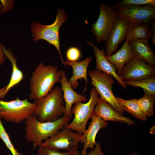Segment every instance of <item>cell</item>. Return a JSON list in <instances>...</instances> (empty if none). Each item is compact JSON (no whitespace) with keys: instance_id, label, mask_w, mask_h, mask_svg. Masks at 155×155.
I'll list each match as a JSON object with an SVG mask.
<instances>
[{"instance_id":"cell-9","label":"cell","mask_w":155,"mask_h":155,"mask_svg":"<svg viewBox=\"0 0 155 155\" xmlns=\"http://www.w3.org/2000/svg\"><path fill=\"white\" fill-rule=\"evenodd\" d=\"M117 16L130 23L148 24L155 17V6L125 5L115 8Z\"/></svg>"},{"instance_id":"cell-17","label":"cell","mask_w":155,"mask_h":155,"mask_svg":"<svg viewBox=\"0 0 155 155\" xmlns=\"http://www.w3.org/2000/svg\"><path fill=\"white\" fill-rule=\"evenodd\" d=\"M92 60V57H88L84 59L80 62L71 61L68 60L64 61L65 65L71 66L73 69V75L69 82L73 89L78 86L79 80L84 79L86 84H88L87 69L90 63Z\"/></svg>"},{"instance_id":"cell-34","label":"cell","mask_w":155,"mask_h":155,"mask_svg":"<svg viewBox=\"0 0 155 155\" xmlns=\"http://www.w3.org/2000/svg\"><path fill=\"white\" fill-rule=\"evenodd\" d=\"M0 13H4V9L2 4L0 1Z\"/></svg>"},{"instance_id":"cell-24","label":"cell","mask_w":155,"mask_h":155,"mask_svg":"<svg viewBox=\"0 0 155 155\" xmlns=\"http://www.w3.org/2000/svg\"><path fill=\"white\" fill-rule=\"evenodd\" d=\"M155 101V96L145 93H144L143 97L137 99V102L140 107L147 117H150L154 115Z\"/></svg>"},{"instance_id":"cell-18","label":"cell","mask_w":155,"mask_h":155,"mask_svg":"<svg viewBox=\"0 0 155 155\" xmlns=\"http://www.w3.org/2000/svg\"><path fill=\"white\" fill-rule=\"evenodd\" d=\"M129 43L135 57L151 66L155 65V56L149 46L148 40L134 39Z\"/></svg>"},{"instance_id":"cell-19","label":"cell","mask_w":155,"mask_h":155,"mask_svg":"<svg viewBox=\"0 0 155 155\" xmlns=\"http://www.w3.org/2000/svg\"><path fill=\"white\" fill-rule=\"evenodd\" d=\"M135 57L129 43L126 41L116 53L109 56L106 55L108 61L116 67L117 73L119 76L125 65Z\"/></svg>"},{"instance_id":"cell-32","label":"cell","mask_w":155,"mask_h":155,"mask_svg":"<svg viewBox=\"0 0 155 155\" xmlns=\"http://www.w3.org/2000/svg\"><path fill=\"white\" fill-rule=\"evenodd\" d=\"M151 28L152 30V44L155 45V24L154 22L151 23Z\"/></svg>"},{"instance_id":"cell-4","label":"cell","mask_w":155,"mask_h":155,"mask_svg":"<svg viewBox=\"0 0 155 155\" xmlns=\"http://www.w3.org/2000/svg\"><path fill=\"white\" fill-rule=\"evenodd\" d=\"M67 19V15L65 11L63 9L59 8L57 11L55 21L53 24L44 25L40 22H34L31 26L30 32L34 41L43 39L54 46L59 53L62 63L68 68L61 53L59 36L60 28Z\"/></svg>"},{"instance_id":"cell-25","label":"cell","mask_w":155,"mask_h":155,"mask_svg":"<svg viewBox=\"0 0 155 155\" xmlns=\"http://www.w3.org/2000/svg\"><path fill=\"white\" fill-rule=\"evenodd\" d=\"M0 138L4 143L12 155H23L22 153L18 152L14 147L11 141L8 134L3 126L0 117Z\"/></svg>"},{"instance_id":"cell-5","label":"cell","mask_w":155,"mask_h":155,"mask_svg":"<svg viewBox=\"0 0 155 155\" xmlns=\"http://www.w3.org/2000/svg\"><path fill=\"white\" fill-rule=\"evenodd\" d=\"M36 107L27 98L21 100L17 98L5 101L0 98V117L7 121L19 124L32 115Z\"/></svg>"},{"instance_id":"cell-36","label":"cell","mask_w":155,"mask_h":155,"mask_svg":"<svg viewBox=\"0 0 155 155\" xmlns=\"http://www.w3.org/2000/svg\"><path fill=\"white\" fill-rule=\"evenodd\" d=\"M1 14L0 13V17H1Z\"/></svg>"},{"instance_id":"cell-28","label":"cell","mask_w":155,"mask_h":155,"mask_svg":"<svg viewBox=\"0 0 155 155\" xmlns=\"http://www.w3.org/2000/svg\"><path fill=\"white\" fill-rule=\"evenodd\" d=\"M67 60L77 61L80 58L81 53L80 50L75 47H71L67 49L66 52Z\"/></svg>"},{"instance_id":"cell-22","label":"cell","mask_w":155,"mask_h":155,"mask_svg":"<svg viewBox=\"0 0 155 155\" xmlns=\"http://www.w3.org/2000/svg\"><path fill=\"white\" fill-rule=\"evenodd\" d=\"M116 98L124 111L131 114L137 119L144 122L147 120V117L142 112L138 105L137 99L127 100L119 97Z\"/></svg>"},{"instance_id":"cell-21","label":"cell","mask_w":155,"mask_h":155,"mask_svg":"<svg viewBox=\"0 0 155 155\" xmlns=\"http://www.w3.org/2000/svg\"><path fill=\"white\" fill-rule=\"evenodd\" d=\"M2 45L4 55L11 62L12 67V73L9 82L8 84L6 86L3 93V98L4 99L9 91L23 79L24 76L22 72L18 67L17 60L12 53L11 49H7L3 45Z\"/></svg>"},{"instance_id":"cell-3","label":"cell","mask_w":155,"mask_h":155,"mask_svg":"<svg viewBox=\"0 0 155 155\" xmlns=\"http://www.w3.org/2000/svg\"><path fill=\"white\" fill-rule=\"evenodd\" d=\"M61 88L57 87L47 95L34 100L36 106L33 115L40 122L52 121L62 117L64 113L65 105Z\"/></svg>"},{"instance_id":"cell-20","label":"cell","mask_w":155,"mask_h":155,"mask_svg":"<svg viewBox=\"0 0 155 155\" xmlns=\"http://www.w3.org/2000/svg\"><path fill=\"white\" fill-rule=\"evenodd\" d=\"M152 35V28L148 24L129 22L125 39L128 42L134 39L148 40Z\"/></svg>"},{"instance_id":"cell-6","label":"cell","mask_w":155,"mask_h":155,"mask_svg":"<svg viewBox=\"0 0 155 155\" xmlns=\"http://www.w3.org/2000/svg\"><path fill=\"white\" fill-rule=\"evenodd\" d=\"M99 94L93 87L91 90L90 99L86 103L78 102L75 103L71 109L74 117L72 121L64 127L82 134L86 129L87 123L91 118L95 107L98 100Z\"/></svg>"},{"instance_id":"cell-13","label":"cell","mask_w":155,"mask_h":155,"mask_svg":"<svg viewBox=\"0 0 155 155\" xmlns=\"http://www.w3.org/2000/svg\"><path fill=\"white\" fill-rule=\"evenodd\" d=\"M91 121L88 128L86 129L82 134L80 142L84 144V146L81 155L87 154V150L88 148L93 149L96 143L95 138L97 134L101 129L106 127L108 123L94 112L91 118Z\"/></svg>"},{"instance_id":"cell-26","label":"cell","mask_w":155,"mask_h":155,"mask_svg":"<svg viewBox=\"0 0 155 155\" xmlns=\"http://www.w3.org/2000/svg\"><path fill=\"white\" fill-rule=\"evenodd\" d=\"M38 147L37 155H73L78 148V147H76L69 152H61L59 151L51 149L41 144Z\"/></svg>"},{"instance_id":"cell-12","label":"cell","mask_w":155,"mask_h":155,"mask_svg":"<svg viewBox=\"0 0 155 155\" xmlns=\"http://www.w3.org/2000/svg\"><path fill=\"white\" fill-rule=\"evenodd\" d=\"M86 44L91 47L94 53L96 59V70L112 75L123 88L126 90L127 85L117 74L116 67L110 63L106 59L104 49L100 50L91 41H87Z\"/></svg>"},{"instance_id":"cell-1","label":"cell","mask_w":155,"mask_h":155,"mask_svg":"<svg viewBox=\"0 0 155 155\" xmlns=\"http://www.w3.org/2000/svg\"><path fill=\"white\" fill-rule=\"evenodd\" d=\"M72 116L63 115L52 121L42 122L32 115L25 120V140L33 143V148H36L43 141L58 133L69 123Z\"/></svg>"},{"instance_id":"cell-8","label":"cell","mask_w":155,"mask_h":155,"mask_svg":"<svg viewBox=\"0 0 155 155\" xmlns=\"http://www.w3.org/2000/svg\"><path fill=\"white\" fill-rule=\"evenodd\" d=\"M99 6V15L96 22L91 26L92 32L98 43L107 41L117 16L115 8L101 3Z\"/></svg>"},{"instance_id":"cell-31","label":"cell","mask_w":155,"mask_h":155,"mask_svg":"<svg viewBox=\"0 0 155 155\" xmlns=\"http://www.w3.org/2000/svg\"><path fill=\"white\" fill-rule=\"evenodd\" d=\"M2 45L0 43V66L3 64L5 60V56L4 55Z\"/></svg>"},{"instance_id":"cell-27","label":"cell","mask_w":155,"mask_h":155,"mask_svg":"<svg viewBox=\"0 0 155 155\" xmlns=\"http://www.w3.org/2000/svg\"><path fill=\"white\" fill-rule=\"evenodd\" d=\"M125 5H150L155 6V0H124L111 7L115 8L118 7Z\"/></svg>"},{"instance_id":"cell-16","label":"cell","mask_w":155,"mask_h":155,"mask_svg":"<svg viewBox=\"0 0 155 155\" xmlns=\"http://www.w3.org/2000/svg\"><path fill=\"white\" fill-rule=\"evenodd\" d=\"M94 112L105 121L119 122L129 125L135 123L130 117L124 116L116 111L100 98H99L95 107Z\"/></svg>"},{"instance_id":"cell-11","label":"cell","mask_w":155,"mask_h":155,"mask_svg":"<svg viewBox=\"0 0 155 155\" xmlns=\"http://www.w3.org/2000/svg\"><path fill=\"white\" fill-rule=\"evenodd\" d=\"M155 75V68L142 60L135 57L126 63L120 75L122 80H138Z\"/></svg>"},{"instance_id":"cell-30","label":"cell","mask_w":155,"mask_h":155,"mask_svg":"<svg viewBox=\"0 0 155 155\" xmlns=\"http://www.w3.org/2000/svg\"><path fill=\"white\" fill-rule=\"evenodd\" d=\"M1 3L4 9V13L10 10L12 8L14 1L12 0H0Z\"/></svg>"},{"instance_id":"cell-29","label":"cell","mask_w":155,"mask_h":155,"mask_svg":"<svg viewBox=\"0 0 155 155\" xmlns=\"http://www.w3.org/2000/svg\"><path fill=\"white\" fill-rule=\"evenodd\" d=\"M95 146V148L86 155H104L102 151L101 144L99 143H96ZM73 155H81L80 154L79 151L77 150Z\"/></svg>"},{"instance_id":"cell-7","label":"cell","mask_w":155,"mask_h":155,"mask_svg":"<svg viewBox=\"0 0 155 155\" xmlns=\"http://www.w3.org/2000/svg\"><path fill=\"white\" fill-rule=\"evenodd\" d=\"M92 85L100 95V98L112 108L122 115L124 111L113 94L112 87L115 82L111 75L96 70L90 71L88 73Z\"/></svg>"},{"instance_id":"cell-14","label":"cell","mask_w":155,"mask_h":155,"mask_svg":"<svg viewBox=\"0 0 155 155\" xmlns=\"http://www.w3.org/2000/svg\"><path fill=\"white\" fill-rule=\"evenodd\" d=\"M129 23L127 20L117 16L113 28L106 44V56L112 55L119 44L125 39Z\"/></svg>"},{"instance_id":"cell-33","label":"cell","mask_w":155,"mask_h":155,"mask_svg":"<svg viewBox=\"0 0 155 155\" xmlns=\"http://www.w3.org/2000/svg\"><path fill=\"white\" fill-rule=\"evenodd\" d=\"M6 86L0 89V98L1 99H3V93L5 89Z\"/></svg>"},{"instance_id":"cell-2","label":"cell","mask_w":155,"mask_h":155,"mask_svg":"<svg viewBox=\"0 0 155 155\" xmlns=\"http://www.w3.org/2000/svg\"><path fill=\"white\" fill-rule=\"evenodd\" d=\"M61 70L57 66H46L39 63L33 73L30 80V100L39 99L47 95L56 83L60 82Z\"/></svg>"},{"instance_id":"cell-35","label":"cell","mask_w":155,"mask_h":155,"mask_svg":"<svg viewBox=\"0 0 155 155\" xmlns=\"http://www.w3.org/2000/svg\"><path fill=\"white\" fill-rule=\"evenodd\" d=\"M130 155H140L138 153H135L133 154H131Z\"/></svg>"},{"instance_id":"cell-15","label":"cell","mask_w":155,"mask_h":155,"mask_svg":"<svg viewBox=\"0 0 155 155\" xmlns=\"http://www.w3.org/2000/svg\"><path fill=\"white\" fill-rule=\"evenodd\" d=\"M60 82L65 102V109L63 115L72 117L71 109L73 105L78 102H86L87 98L86 96L78 94L74 90L67 80L65 73L63 70H61Z\"/></svg>"},{"instance_id":"cell-23","label":"cell","mask_w":155,"mask_h":155,"mask_svg":"<svg viewBox=\"0 0 155 155\" xmlns=\"http://www.w3.org/2000/svg\"><path fill=\"white\" fill-rule=\"evenodd\" d=\"M124 82L127 85L141 87L143 89L144 93L155 96V75L138 80Z\"/></svg>"},{"instance_id":"cell-10","label":"cell","mask_w":155,"mask_h":155,"mask_svg":"<svg viewBox=\"0 0 155 155\" xmlns=\"http://www.w3.org/2000/svg\"><path fill=\"white\" fill-rule=\"evenodd\" d=\"M82 134L64 127L60 131L41 144L51 149L70 151L78 147Z\"/></svg>"}]
</instances>
